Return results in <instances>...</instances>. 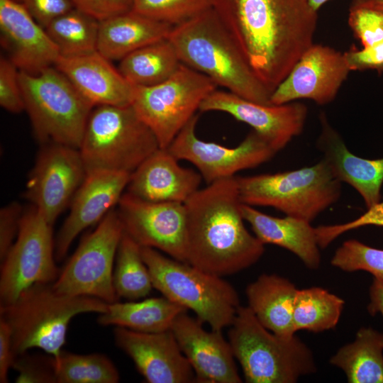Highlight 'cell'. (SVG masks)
Here are the masks:
<instances>
[{
    "label": "cell",
    "mask_w": 383,
    "mask_h": 383,
    "mask_svg": "<svg viewBox=\"0 0 383 383\" xmlns=\"http://www.w3.org/2000/svg\"><path fill=\"white\" fill-rule=\"evenodd\" d=\"M228 332L233 355L248 383H295L317 368L311 349L295 335L270 331L240 306Z\"/></svg>",
    "instance_id": "5"
},
{
    "label": "cell",
    "mask_w": 383,
    "mask_h": 383,
    "mask_svg": "<svg viewBox=\"0 0 383 383\" xmlns=\"http://www.w3.org/2000/svg\"><path fill=\"white\" fill-rule=\"evenodd\" d=\"M140 251L153 287L163 296L192 310L211 330L222 331L231 324L240 305L229 282L156 249L140 246Z\"/></svg>",
    "instance_id": "6"
},
{
    "label": "cell",
    "mask_w": 383,
    "mask_h": 383,
    "mask_svg": "<svg viewBox=\"0 0 383 383\" xmlns=\"http://www.w3.org/2000/svg\"><path fill=\"white\" fill-rule=\"evenodd\" d=\"M116 345L148 383L196 382L194 372L171 330L141 333L116 327Z\"/></svg>",
    "instance_id": "18"
},
{
    "label": "cell",
    "mask_w": 383,
    "mask_h": 383,
    "mask_svg": "<svg viewBox=\"0 0 383 383\" xmlns=\"http://www.w3.org/2000/svg\"><path fill=\"white\" fill-rule=\"evenodd\" d=\"M107 306L99 299L62 294L54 289L52 283H39L13 303L0 306V318L11 328L15 357L32 348L57 357L66 342L70 321L81 313H102Z\"/></svg>",
    "instance_id": "4"
},
{
    "label": "cell",
    "mask_w": 383,
    "mask_h": 383,
    "mask_svg": "<svg viewBox=\"0 0 383 383\" xmlns=\"http://www.w3.org/2000/svg\"><path fill=\"white\" fill-rule=\"evenodd\" d=\"M321 133L316 148L323 154L333 175L353 187L361 196L367 209L381 201L383 184V157L365 159L354 155L340 134L329 123L326 115H319Z\"/></svg>",
    "instance_id": "23"
},
{
    "label": "cell",
    "mask_w": 383,
    "mask_h": 383,
    "mask_svg": "<svg viewBox=\"0 0 383 383\" xmlns=\"http://www.w3.org/2000/svg\"><path fill=\"white\" fill-rule=\"evenodd\" d=\"M168 39L182 64L217 86L255 102L271 104L272 91L255 75L213 8L174 26Z\"/></svg>",
    "instance_id": "3"
},
{
    "label": "cell",
    "mask_w": 383,
    "mask_h": 383,
    "mask_svg": "<svg viewBox=\"0 0 383 383\" xmlns=\"http://www.w3.org/2000/svg\"><path fill=\"white\" fill-rule=\"evenodd\" d=\"M117 212L124 233L140 246L156 249L187 262L184 203L148 201L126 192L118 204Z\"/></svg>",
    "instance_id": "15"
},
{
    "label": "cell",
    "mask_w": 383,
    "mask_h": 383,
    "mask_svg": "<svg viewBox=\"0 0 383 383\" xmlns=\"http://www.w3.org/2000/svg\"><path fill=\"white\" fill-rule=\"evenodd\" d=\"M0 40L19 71L29 74L55 66L60 57L45 29L14 0H0Z\"/></svg>",
    "instance_id": "21"
},
{
    "label": "cell",
    "mask_w": 383,
    "mask_h": 383,
    "mask_svg": "<svg viewBox=\"0 0 383 383\" xmlns=\"http://www.w3.org/2000/svg\"><path fill=\"white\" fill-rule=\"evenodd\" d=\"M241 211L262 243L275 245L292 252L311 270L319 267L320 248L316 228L311 222L288 216H272L245 204H242Z\"/></svg>",
    "instance_id": "25"
},
{
    "label": "cell",
    "mask_w": 383,
    "mask_h": 383,
    "mask_svg": "<svg viewBox=\"0 0 383 383\" xmlns=\"http://www.w3.org/2000/svg\"><path fill=\"white\" fill-rule=\"evenodd\" d=\"M350 6H365L383 12V0H353Z\"/></svg>",
    "instance_id": "47"
},
{
    "label": "cell",
    "mask_w": 383,
    "mask_h": 383,
    "mask_svg": "<svg viewBox=\"0 0 383 383\" xmlns=\"http://www.w3.org/2000/svg\"><path fill=\"white\" fill-rule=\"evenodd\" d=\"M23 212L18 202L9 203L0 210V260L5 257L19 231Z\"/></svg>",
    "instance_id": "41"
},
{
    "label": "cell",
    "mask_w": 383,
    "mask_h": 383,
    "mask_svg": "<svg viewBox=\"0 0 383 383\" xmlns=\"http://www.w3.org/2000/svg\"><path fill=\"white\" fill-rule=\"evenodd\" d=\"M350 71L344 53L313 43L272 91L271 104L307 99L321 106L328 104L335 99Z\"/></svg>",
    "instance_id": "17"
},
{
    "label": "cell",
    "mask_w": 383,
    "mask_h": 383,
    "mask_svg": "<svg viewBox=\"0 0 383 383\" xmlns=\"http://www.w3.org/2000/svg\"><path fill=\"white\" fill-rule=\"evenodd\" d=\"M369 297L368 313L372 316L379 313L383 317V282L373 279L369 289Z\"/></svg>",
    "instance_id": "46"
},
{
    "label": "cell",
    "mask_w": 383,
    "mask_h": 383,
    "mask_svg": "<svg viewBox=\"0 0 383 383\" xmlns=\"http://www.w3.org/2000/svg\"><path fill=\"white\" fill-rule=\"evenodd\" d=\"M367 226L383 227V201L367 209L365 213L351 221L316 227L318 246L321 249H324L342 234Z\"/></svg>",
    "instance_id": "39"
},
{
    "label": "cell",
    "mask_w": 383,
    "mask_h": 383,
    "mask_svg": "<svg viewBox=\"0 0 383 383\" xmlns=\"http://www.w3.org/2000/svg\"><path fill=\"white\" fill-rule=\"evenodd\" d=\"M187 311L178 315L170 328L189 362L199 383H241L230 343L222 331H208Z\"/></svg>",
    "instance_id": "19"
},
{
    "label": "cell",
    "mask_w": 383,
    "mask_h": 383,
    "mask_svg": "<svg viewBox=\"0 0 383 383\" xmlns=\"http://www.w3.org/2000/svg\"><path fill=\"white\" fill-rule=\"evenodd\" d=\"M113 283L118 299L129 301L146 297L154 288L140 246L124 232L116 252Z\"/></svg>",
    "instance_id": "33"
},
{
    "label": "cell",
    "mask_w": 383,
    "mask_h": 383,
    "mask_svg": "<svg viewBox=\"0 0 383 383\" xmlns=\"http://www.w3.org/2000/svg\"><path fill=\"white\" fill-rule=\"evenodd\" d=\"M55 67L94 106L132 104L135 87L97 50L79 56H60Z\"/></svg>",
    "instance_id": "24"
},
{
    "label": "cell",
    "mask_w": 383,
    "mask_h": 383,
    "mask_svg": "<svg viewBox=\"0 0 383 383\" xmlns=\"http://www.w3.org/2000/svg\"><path fill=\"white\" fill-rule=\"evenodd\" d=\"M130 177V173L111 171L87 174L71 201L70 213L55 240L56 260L65 257L81 232L100 221L118 205Z\"/></svg>",
    "instance_id": "20"
},
{
    "label": "cell",
    "mask_w": 383,
    "mask_h": 383,
    "mask_svg": "<svg viewBox=\"0 0 383 383\" xmlns=\"http://www.w3.org/2000/svg\"><path fill=\"white\" fill-rule=\"evenodd\" d=\"M52 227L34 206L23 212L18 235L1 261L0 306L35 284L57 279L61 270L55 264Z\"/></svg>",
    "instance_id": "12"
},
{
    "label": "cell",
    "mask_w": 383,
    "mask_h": 383,
    "mask_svg": "<svg viewBox=\"0 0 383 383\" xmlns=\"http://www.w3.org/2000/svg\"><path fill=\"white\" fill-rule=\"evenodd\" d=\"M87 174L79 149L44 144L29 174L26 198L53 226L71 203Z\"/></svg>",
    "instance_id": "14"
},
{
    "label": "cell",
    "mask_w": 383,
    "mask_h": 383,
    "mask_svg": "<svg viewBox=\"0 0 383 383\" xmlns=\"http://www.w3.org/2000/svg\"><path fill=\"white\" fill-rule=\"evenodd\" d=\"M13 368L18 371L16 382L56 383L54 357L30 355L26 353L15 357Z\"/></svg>",
    "instance_id": "38"
},
{
    "label": "cell",
    "mask_w": 383,
    "mask_h": 383,
    "mask_svg": "<svg viewBox=\"0 0 383 383\" xmlns=\"http://www.w3.org/2000/svg\"><path fill=\"white\" fill-rule=\"evenodd\" d=\"M74 8L102 21L131 10L132 0H71Z\"/></svg>",
    "instance_id": "44"
},
{
    "label": "cell",
    "mask_w": 383,
    "mask_h": 383,
    "mask_svg": "<svg viewBox=\"0 0 383 383\" xmlns=\"http://www.w3.org/2000/svg\"><path fill=\"white\" fill-rule=\"evenodd\" d=\"M186 311L187 309L165 296L117 301L108 304L106 311L99 314L98 323L141 333H160L170 330L177 316Z\"/></svg>",
    "instance_id": "28"
},
{
    "label": "cell",
    "mask_w": 383,
    "mask_h": 383,
    "mask_svg": "<svg viewBox=\"0 0 383 383\" xmlns=\"http://www.w3.org/2000/svg\"><path fill=\"white\" fill-rule=\"evenodd\" d=\"M174 26L132 10L99 21L97 51L108 60H121L155 42L167 39Z\"/></svg>",
    "instance_id": "26"
},
{
    "label": "cell",
    "mask_w": 383,
    "mask_h": 383,
    "mask_svg": "<svg viewBox=\"0 0 383 383\" xmlns=\"http://www.w3.org/2000/svg\"><path fill=\"white\" fill-rule=\"evenodd\" d=\"M160 148L156 137L131 105L93 108L79 148L87 172L131 174Z\"/></svg>",
    "instance_id": "7"
},
{
    "label": "cell",
    "mask_w": 383,
    "mask_h": 383,
    "mask_svg": "<svg viewBox=\"0 0 383 383\" xmlns=\"http://www.w3.org/2000/svg\"><path fill=\"white\" fill-rule=\"evenodd\" d=\"M15 355L12 347L11 330L8 323L0 318V382H9V373Z\"/></svg>",
    "instance_id": "45"
},
{
    "label": "cell",
    "mask_w": 383,
    "mask_h": 383,
    "mask_svg": "<svg viewBox=\"0 0 383 383\" xmlns=\"http://www.w3.org/2000/svg\"><path fill=\"white\" fill-rule=\"evenodd\" d=\"M123 228L117 210H111L87 234L52 283L60 294L99 299L107 304L119 300L113 283V263Z\"/></svg>",
    "instance_id": "11"
},
{
    "label": "cell",
    "mask_w": 383,
    "mask_h": 383,
    "mask_svg": "<svg viewBox=\"0 0 383 383\" xmlns=\"http://www.w3.org/2000/svg\"><path fill=\"white\" fill-rule=\"evenodd\" d=\"M329 362L350 383H383V333L360 328L354 340L340 348Z\"/></svg>",
    "instance_id": "29"
},
{
    "label": "cell",
    "mask_w": 383,
    "mask_h": 383,
    "mask_svg": "<svg viewBox=\"0 0 383 383\" xmlns=\"http://www.w3.org/2000/svg\"><path fill=\"white\" fill-rule=\"evenodd\" d=\"M199 111L231 115L252 127L276 152L302 133L308 116L307 106L298 101L264 104L218 89L202 101Z\"/></svg>",
    "instance_id": "16"
},
{
    "label": "cell",
    "mask_w": 383,
    "mask_h": 383,
    "mask_svg": "<svg viewBox=\"0 0 383 383\" xmlns=\"http://www.w3.org/2000/svg\"><path fill=\"white\" fill-rule=\"evenodd\" d=\"M243 204L272 207L311 223L340 198L342 182L322 159L312 166L274 174L236 177Z\"/></svg>",
    "instance_id": "9"
},
{
    "label": "cell",
    "mask_w": 383,
    "mask_h": 383,
    "mask_svg": "<svg viewBox=\"0 0 383 383\" xmlns=\"http://www.w3.org/2000/svg\"><path fill=\"white\" fill-rule=\"evenodd\" d=\"M54 357L56 383H117L118 371L104 354L62 350Z\"/></svg>",
    "instance_id": "34"
},
{
    "label": "cell",
    "mask_w": 383,
    "mask_h": 383,
    "mask_svg": "<svg viewBox=\"0 0 383 383\" xmlns=\"http://www.w3.org/2000/svg\"><path fill=\"white\" fill-rule=\"evenodd\" d=\"M297 289L283 277L262 274L246 287L248 306L270 331L282 336L294 335L293 310Z\"/></svg>",
    "instance_id": "27"
},
{
    "label": "cell",
    "mask_w": 383,
    "mask_h": 383,
    "mask_svg": "<svg viewBox=\"0 0 383 383\" xmlns=\"http://www.w3.org/2000/svg\"><path fill=\"white\" fill-rule=\"evenodd\" d=\"M22 4L44 28L53 20L74 8L71 0H23Z\"/></svg>",
    "instance_id": "42"
},
{
    "label": "cell",
    "mask_w": 383,
    "mask_h": 383,
    "mask_svg": "<svg viewBox=\"0 0 383 383\" xmlns=\"http://www.w3.org/2000/svg\"><path fill=\"white\" fill-rule=\"evenodd\" d=\"M197 121L196 114L167 149L178 160L194 165L207 184L255 168L270 160L277 152L254 131L234 148L204 141L196 134Z\"/></svg>",
    "instance_id": "13"
},
{
    "label": "cell",
    "mask_w": 383,
    "mask_h": 383,
    "mask_svg": "<svg viewBox=\"0 0 383 383\" xmlns=\"http://www.w3.org/2000/svg\"><path fill=\"white\" fill-rule=\"evenodd\" d=\"M167 38L145 45L119 61L118 70L134 87H150L171 77L181 65Z\"/></svg>",
    "instance_id": "30"
},
{
    "label": "cell",
    "mask_w": 383,
    "mask_h": 383,
    "mask_svg": "<svg viewBox=\"0 0 383 383\" xmlns=\"http://www.w3.org/2000/svg\"><path fill=\"white\" fill-rule=\"evenodd\" d=\"M212 8L272 93L313 43L318 12L307 0H213Z\"/></svg>",
    "instance_id": "1"
},
{
    "label": "cell",
    "mask_w": 383,
    "mask_h": 383,
    "mask_svg": "<svg viewBox=\"0 0 383 383\" xmlns=\"http://www.w3.org/2000/svg\"><path fill=\"white\" fill-rule=\"evenodd\" d=\"M45 29L60 56H79L97 50L99 21L76 8L53 20Z\"/></svg>",
    "instance_id": "32"
},
{
    "label": "cell",
    "mask_w": 383,
    "mask_h": 383,
    "mask_svg": "<svg viewBox=\"0 0 383 383\" xmlns=\"http://www.w3.org/2000/svg\"><path fill=\"white\" fill-rule=\"evenodd\" d=\"M178 161L167 148H158L131 174L126 192L148 201L186 202L203 179Z\"/></svg>",
    "instance_id": "22"
},
{
    "label": "cell",
    "mask_w": 383,
    "mask_h": 383,
    "mask_svg": "<svg viewBox=\"0 0 383 383\" xmlns=\"http://www.w3.org/2000/svg\"><path fill=\"white\" fill-rule=\"evenodd\" d=\"M344 55L351 71L375 70L383 72V40L362 50L352 48Z\"/></svg>",
    "instance_id": "43"
},
{
    "label": "cell",
    "mask_w": 383,
    "mask_h": 383,
    "mask_svg": "<svg viewBox=\"0 0 383 383\" xmlns=\"http://www.w3.org/2000/svg\"><path fill=\"white\" fill-rule=\"evenodd\" d=\"M19 70L6 56L0 57V105L6 111L18 113L25 111L20 87Z\"/></svg>",
    "instance_id": "40"
},
{
    "label": "cell",
    "mask_w": 383,
    "mask_h": 383,
    "mask_svg": "<svg viewBox=\"0 0 383 383\" xmlns=\"http://www.w3.org/2000/svg\"><path fill=\"white\" fill-rule=\"evenodd\" d=\"M331 265L344 272L365 271L383 282V250L355 240L344 241L335 251Z\"/></svg>",
    "instance_id": "36"
},
{
    "label": "cell",
    "mask_w": 383,
    "mask_h": 383,
    "mask_svg": "<svg viewBox=\"0 0 383 383\" xmlns=\"http://www.w3.org/2000/svg\"><path fill=\"white\" fill-rule=\"evenodd\" d=\"M18 79L37 139L79 149L94 106L55 66L38 74L19 71Z\"/></svg>",
    "instance_id": "8"
},
{
    "label": "cell",
    "mask_w": 383,
    "mask_h": 383,
    "mask_svg": "<svg viewBox=\"0 0 383 383\" xmlns=\"http://www.w3.org/2000/svg\"><path fill=\"white\" fill-rule=\"evenodd\" d=\"M348 25L363 48L383 40V12L365 6H350Z\"/></svg>",
    "instance_id": "37"
},
{
    "label": "cell",
    "mask_w": 383,
    "mask_h": 383,
    "mask_svg": "<svg viewBox=\"0 0 383 383\" xmlns=\"http://www.w3.org/2000/svg\"><path fill=\"white\" fill-rule=\"evenodd\" d=\"M217 87L206 75L182 63L163 82L135 87L131 106L160 148L166 149Z\"/></svg>",
    "instance_id": "10"
},
{
    "label": "cell",
    "mask_w": 383,
    "mask_h": 383,
    "mask_svg": "<svg viewBox=\"0 0 383 383\" xmlns=\"http://www.w3.org/2000/svg\"><path fill=\"white\" fill-rule=\"evenodd\" d=\"M242 204L235 176L207 184L184 202L187 263L223 277L261 258L265 245L246 228Z\"/></svg>",
    "instance_id": "2"
},
{
    "label": "cell",
    "mask_w": 383,
    "mask_h": 383,
    "mask_svg": "<svg viewBox=\"0 0 383 383\" xmlns=\"http://www.w3.org/2000/svg\"><path fill=\"white\" fill-rule=\"evenodd\" d=\"M344 304L342 298L322 287L297 289L293 310L294 331L319 333L335 328Z\"/></svg>",
    "instance_id": "31"
},
{
    "label": "cell",
    "mask_w": 383,
    "mask_h": 383,
    "mask_svg": "<svg viewBox=\"0 0 383 383\" xmlns=\"http://www.w3.org/2000/svg\"><path fill=\"white\" fill-rule=\"evenodd\" d=\"M330 0H307L309 5L318 12V9Z\"/></svg>",
    "instance_id": "48"
},
{
    "label": "cell",
    "mask_w": 383,
    "mask_h": 383,
    "mask_svg": "<svg viewBox=\"0 0 383 383\" xmlns=\"http://www.w3.org/2000/svg\"><path fill=\"white\" fill-rule=\"evenodd\" d=\"M212 6L213 0H132L131 10L174 26Z\"/></svg>",
    "instance_id": "35"
},
{
    "label": "cell",
    "mask_w": 383,
    "mask_h": 383,
    "mask_svg": "<svg viewBox=\"0 0 383 383\" xmlns=\"http://www.w3.org/2000/svg\"><path fill=\"white\" fill-rule=\"evenodd\" d=\"M14 1H18V2L22 3V1H23V0H14Z\"/></svg>",
    "instance_id": "49"
}]
</instances>
